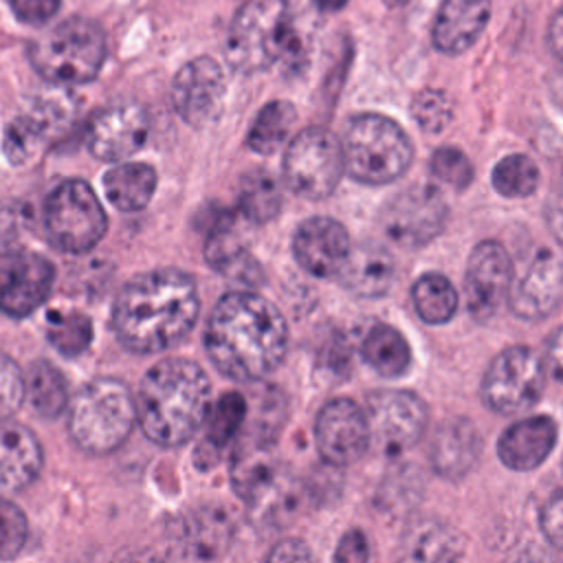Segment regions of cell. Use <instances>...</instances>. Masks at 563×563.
<instances>
[{"label":"cell","instance_id":"1","mask_svg":"<svg viewBox=\"0 0 563 563\" xmlns=\"http://www.w3.org/2000/svg\"><path fill=\"white\" fill-rule=\"evenodd\" d=\"M288 325L277 306L257 292H227L213 306L205 328V350L216 369L251 383L284 361Z\"/></svg>","mask_w":563,"mask_h":563},{"label":"cell","instance_id":"2","mask_svg":"<svg viewBox=\"0 0 563 563\" xmlns=\"http://www.w3.org/2000/svg\"><path fill=\"white\" fill-rule=\"evenodd\" d=\"M200 299L194 279L178 268L132 277L117 295L112 328L132 352L156 354L183 341L194 328Z\"/></svg>","mask_w":563,"mask_h":563},{"label":"cell","instance_id":"3","mask_svg":"<svg viewBox=\"0 0 563 563\" xmlns=\"http://www.w3.org/2000/svg\"><path fill=\"white\" fill-rule=\"evenodd\" d=\"M211 407V383L189 358H165L152 365L134 396L136 422L145 438L174 449L194 438Z\"/></svg>","mask_w":563,"mask_h":563},{"label":"cell","instance_id":"4","mask_svg":"<svg viewBox=\"0 0 563 563\" xmlns=\"http://www.w3.org/2000/svg\"><path fill=\"white\" fill-rule=\"evenodd\" d=\"M134 422V396L119 378H92L68 402V433L81 451L92 455L117 451Z\"/></svg>","mask_w":563,"mask_h":563},{"label":"cell","instance_id":"5","mask_svg":"<svg viewBox=\"0 0 563 563\" xmlns=\"http://www.w3.org/2000/svg\"><path fill=\"white\" fill-rule=\"evenodd\" d=\"M29 59L51 84H88L106 62V35L97 22L73 15L40 33L29 46Z\"/></svg>","mask_w":563,"mask_h":563},{"label":"cell","instance_id":"6","mask_svg":"<svg viewBox=\"0 0 563 563\" xmlns=\"http://www.w3.org/2000/svg\"><path fill=\"white\" fill-rule=\"evenodd\" d=\"M343 169L363 185H387L398 180L413 158L407 132L391 119L365 112L347 123L341 141Z\"/></svg>","mask_w":563,"mask_h":563},{"label":"cell","instance_id":"7","mask_svg":"<svg viewBox=\"0 0 563 563\" xmlns=\"http://www.w3.org/2000/svg\"><path fill=\"white\" fill-rule=\"evenodd\" d=\"M292 37L286 0H249L231 20L224 59L235 73L253 75L273 66Z\"/></svg>","mask_w":563,"mask_h":563},{"label":"cell","instance_id":"8","mask_svg":"<svg viewBox=\"0 0 563 563\" xmlns=\"http://www.w3.org/2000/svg\"><path fill=\"white\" fill-rule=\"evenodd\" d=\"M44 229L55 249L79 255L101 242L108 216L86 180L68 178L44 202Z\"/></svg>","mask_w":563,"mask_h":563},{"label":"cell","instance_id":"9","mask_svg":"<svg viewBox=\"0 0 563 563\" xmlns=\"http://www.w3.org/2000/svg\"><path fill=\"white\" fill-rule=\"evenodd\" d=\"M282 167L290 191L308 200L328 198L345 174L341 141L328 128H306L288 143Z\"/></svg>","mask_w":563,"mask_h":563},{"label":"cell","instance_id":"10","mask_svg":"<svg viewBox=\"0 0 563 563\" xmlns=\"http://www.w3.org/2000/svg\"><path fill=\"white\" fill-rule=\"evenodd\" d=\"M543 387V358L526 345H510L490 361L482 378V400L490 411L512 416L530 409L541 398Z\"/></svg>","mask_w":563,"mask_h":563},{"label":"cell","instance_id":"11","mask_svg":"<svg viewBox=\"0 0 563 563\" xmlns=\"http://www.w3.org/2000/svg\"><path fill=\"white\" fill-rule=\"evenodd\" d=\"M363 413L369 444L389 455L411 449L429 422L427 402L407 389H378L369 394Z\"/></svg>","mask_w":563,"mask_h":563},{"label":"cell","instance_id":"12","mask_svg":"<svg viewBox=\"0 0 563 563\" xmlns=\"http://www.w3.org/2000/svg\"><path fill=\"white\" fill-rule=\"evenodd\" d=\"M378 222L389 242L420 249L444 229L446 205L433 185H411L385 202Z\"/></svg>","mask_w":563,"mask_h":563},{"label":"cell","instance_id":"13","mask_svg":"<svg viewBox=\"0 0 563 563\" xmlns=\"http://www.w3.org/2000/svg\"><path fill=\"white\" fill-rule=\"evenodd\" d=\"M224 92L227 79L222 66L213 57H196L176 73L172 103L187 125L209 128L222 114Z\"/></svg>","mask_w":563,"mask_h":563},{"label":"cell","instance_id":"14","mask_svg":"<svg viewBox=\"0 0 563 563\" xmlns=\"http://www.w3.org/2000/svg\"><path fill=\"white\" fill-rule=\"evenodd\" d=\"M55 282L53 264L33 251L15 249L0 253V312L26 317L37 310Z\"/></svg>","mask_w":563,"mask_h":563},{"label":"cell","instance_id":"15","mask_svg":"<svg viewBox=\"0 0 563 563\" xmlns=\"http://www.w3.org/2000/svg\"><path fill=\"white\" fill-rule=\"evenodd\" d=\"M150 114L136 101H119L97 110L86 128V145L99 161H121L143 147Z\"/></svg>","mask_w":563,"mask_h":563},{"label":"cell","instance_id":"16","mask_svg":"<svg viewBox=\"0 0 563 563\" xmlns=\"http://www.w3.org/2000/svg\"><path fill=\"white\" fill-rule=\"evenodd\" d=\"M314 444L332 466L358 462L369 449V431L363 409L350 398H332L314 420Z\"/></svg>","mask_w":563,"mask_h":563},{"label":"cell","instance_id":"17","mask_svg":"<svg viewBox=\"0 0 563 563\" xmlns=\"http://www.w3.org/2000/svg\"><path fill=\"white\" fill-rule=\"evenodd\" d=\"M73 114V101L66 95H55L42 99L29 112L11 119L2 139L7 158L13 165L31 163L44 150V145L70 123Z\"/></svg>","mask_w":563,"mask_h":563},{"label":"cell","instance_id":"18","mask_svg":"<svg viewBox=\"0 0 563 563\" xmlns=\"http://www.w3.org/2000/svg\"><path fill=\"white\" fill-rule=\"evenodd\" d=\"M512 282V262L508 251L495 242L484 240L479 242L466 264L464 275V290H466V306L471 317L486 321L499 308V303L508 297V288Z\"/></svg>","mask_w":563,"mask_h":563},{"label":"cell","instance_id":"19","mask_svg":"<svg viewBox=\"0 0 563 563\" xmlns=\"http://www.w3.org/2000/svg\"><path fill=\"white\" fill-rule=\"evenodd\" d=\"M561 262L554 251H541L532 257L526 273L510 282L508 306L523 321H541L561 303Z\"/></svg>","mask_w":563,"mask_h":563},{"label":"cell","instance_id":"20","mask_svg":"<svg viewBox=\"0 0 563 563\" xmlns=\"http://www.w3.org/2000/svg\"><path fill=\"white\" fill-rule=\"evenodd\" d=\"M347 229L328 216L303 220L292 238L297 264L312 277H332L343 266L350 253Z\"/></svg>","mask_w":563,"mask_h":563},{"label":"cell","instance_id":"21","mask_svg":"<svg viewBox=\"0 0 563 563\" xmlns=\"http://www.w3.org/2000/svg\"><path fill=\"white\" fill-rule=\"evenodd\" d=\"M44 464L37 435L13 420L0 422V493H18L31 486Z\"/></svg>","mask_w":563,"mask_h":563},{"label":"cell","instance_id":"22","mask_svg":"<svg viewBox=\"0 0 563 563\" xmlns=\"http://www.w3.org/2000/svg\"><path fill=\"white\" fill-rule=\"evenodd\" d=\"M180 541L189 556L213 561L227 552L235 534L233 510L224 504H202L191 508L180 521Z\"/></svg>","mask_w":563,"mask_h":563},{"label":"cell","instance_id":"23","mask_svg":"<svg viewBox=\"0 0 563 563\" xmlns=\"http://www.w3.org/2000/svg\"><path fill=\"white\" fill-rule=\"evenodd\" d=\"M462 534L442 519L418 517L407 523L398 541V563H457Z\"/></svg>","mask_w":563,"mask_h":563},{"label":"cell","instance_id":"24","mask_svg":"<svg viewBox=\"0 0 563 563\" xmlns=\"http://www.w3.org/2000/svg\"><path fill=\"white\" fill-rule=\"evenodd\" d=\"M556 424L548 416H530L504 429L497 440V455L512 471H532L552 453Z\"/></svg>","mask_w":563,"mask_h":563},{"label":"cell","instance_id":"25","mask_svg":"<svg viewBox=\"0 0 563 563\" xmlns=\"http://www.w3.org/2000/svg\"><path fill=\"white\" fill-rule=\"evenodd\" d=\"M482 453V435L468 418H449L431 440L429 462L446 479L464 477Z\"/></svg>","mask_w":563,"mask_h":563},{"label":"cell","instance_id":"26","mask_svg":"<svg viewBox=\"0 0 563 563\" xmlns=\"http://www.w3.org/2000/svg\"><path fill=\"white\" fill-rule=\"evenodd\" d=\"M490 18V0H442L433 22V44L446 55L471 48Z\"/></svg>","mask_w":563,"mask_h":563},{"label":"cell","instance_id":"27","mask_svg":"<svg viewBox=\"0 0 563 563\" xmlns=\"http://www.w3.org/2000/svg\"><path fill=\"white\" fill-rule=\"evenodd\" d=\"M336 275L350 292L374 299L385 295L394 282V257L376 242H361L350 249Z\"/></svg>","mask_w":563,"mask_h":563},{"label":"cell","instance_id":"28","mask_svg":"<svg viewBox=\"0 0 563 563\" xmlns=\"http://www.w3.org/2000/svg\"><path fill=\"white\" fill-rule=\"evenodd\" d=\"M299 501V482L284 466L277 471L275 477H271L249 499H244L253 523L264 526L268 530H277L284 523H288L297 515Z\"/></svg>","mask_w":563,"mask_h":563},{"label":"cell","instance_id":"29","mask_svg":"<svg viewBox=\"0 0 563 563\" xmlns=\"http://www.w3.org/2000/svg\"><path fill=\"white\" fill-rule=\"evenodd\" d=\"M103 191L119 211H141L156 191V172L147 163H121L103 174Z\"/></svg>","mask_w":563,"mask_h":563},{"label":"cell","instance_id":"30","mask_svg":"<svg viewBox=\"0 0 563 563\" xmlns=\"http://www.w3.org/2000/svg\"><path fill=\"white\" fill-rule=\"evenodd\" d=\"M24 400L40 418L62 416L70 402L64 374L48 361H33L24 372Z\"/></svg>","mask_w":563,"mask_h":563},{"label":"cell","instance_id":"31","mask_svg":"<svg viewBox=\"0 0 563 563\" xmlns=\"http://www.w3.org/2000/svg\"><path fill=\"white\" fill-rule=\"evenodd\" d=\"M361 354L365 363L385 378L402 376L411 363L409 343L396 328L387 323H378L365 334Z\"/></svg>","mask_w":563,"mask_h":563},{"label":"cell","instance_id":"32","mask_svg":"<svg viewBox=\"0 0 563 563\" xmlns=\"http://www.w3.org/2000/svg\"><path fill=\"white\" fill-rule=\"evenodd\" d=\"M238 207L240 213L253 224H266L275 220L284 207V196L277 178L264 169L246 174L238 191Z\"/></svg>","mask_w":563,"mask_h":563},{"label":"cell","instance_id":"33","mask_svg":"<svg viewBox=\"0 0 563 563\" xmlns=\"http://www.w3.org/2000/svg\"><path fill=\"white\" fill-rule=\"evenodd\" d=\"M297 112L292 103L288 101H271L266 103L257 117L253 119L249 134H246V145L255 154H275L288 139L292 125H295Z\"/></svg>","mask_w":563,"mask_h":563},{"label":"cell","instance_id":"34","mask_svg":"<svg viewBox=\"0 0 563 563\" xmlns=\"http://www.w3.org/2000/svg\"><path fill=\"white\" fill-rule=\"evenodd\" d=\"M418 317L429 325L446 323L457 310V290L442 273H424L411 288Z\"/></svg>","mask_w":563,"mask_h":563},{"label":"cell","instance_id":"35","mask_svg":"<svg viewBox=\"0 0 563 563\" xmlns=\"http://www.w3.org/2000/svg\"><path fill=\"white\" fill-rule=\"evenodd\" d=\"M205 255L209 266H213L216 271L242 279H246L244 271L249 273V264H253L240 242L238 231L227 222H220L216 224V229H211L205 244Z\"/></svg>","mask_w":563,"mask_h":563},{"label":"cell","instance_id":"36","mask_svg":"<svg viewBox=\"0 0 563 563\" xmlns=\"http://www.w3.org/2000/svg\"><path fill=\"white\" fill-rule=\"evenodd\" d=\"M46 339L64 356H79L92 341V321L77 310H55L46 319Z\"/></svg>","mask_w":563,"mask_h":563},{"label":"cell","instance_id":"37","mask_svg":"<svg viewBox=\"0 0 563 563\" xmlns=\"http://www.w3.org/2000/svg\"><path fill=\"white\" fill-rule=\"evenodd\" d=\"M490 183L506 198H526L539 185V167L528 154H508L493 167Z\"/></svg>","mask_w":563,"mask_h":563},{"label":"cell","instance_id":"38","mask_svg":"<svg viewBox=\"0 0 563 563\" xmlns=\"http://www.w3.org/2000/svg\"><path fill=\"white\" fill-rule=\"evenodd\" d=\"M246 418V400L238 391L222 394L207 411L205 440L209 446H224L240 431Z\"/></svg>","mask_w":563,"mask_h":563},{"label":"cell","instance_id":"39","mask_svg":"<svg viewBox=\"0 0 563 563\" xmlns=\"http://www.w3.org/2000/svg\"><path fill=\"white\" fill-rule=\"evenodd\" d=\"M411 117L420 130L440 134L453 121V101L442 90L424 88L411 101Z\"/></svg>","mask_w":563,"mask_h":563},{"label":"cell","instance_id":"40","mask_svg":"<svg viewBox=\"0 0 563 563\" xmlns=\"http://www.w3.org/2000/svg\"><path fill=\"white\" fill-rule=\"evenodd\" d=\"M429 169L433 174L435 180L440 183H446L455 189H466L473 178H475V169H473V163L471 158L457 150V147H438L433 154H431V161H429Z\"/></svg>","mask_w":563,"mask_h":563},{"label":"cell","instance_id":"41","mask_svg":"<svg viewBox=\"0 0 563 563\" xmlns=\"http://www.w3.org/2000/svg\"><path fill=\"white\" fill-rule=\"evenodd\" d=\"M29 539V519L18 504L0 497V561L15 559Z\"/></svg>","mask_w":563,"mask_h":563},{"label":"cell","instance_id":"42","mask_svg":"<svg viewBox=\"0 0 563 563\" xmlns=\"http://www.w3.org/2000/svg\"><path fill=\"white\" fill-rule=\"evenodd\" d=\"M24 402V372L20 365L0 352V422L11 420Z\"/></svg>","mask_w":563,"mask_h":563},{"label":"cell","instance_id":"43","mask_svg":"<svg viewBox=\"0 0 563 563\" xmlns=\"http://www.w3.org/2000/svg\"><path fill=\"white\" fill-rule=\"evenodd\" d=\"M31 224V211L18 200H0V253L20 249V240Z\"/></svg>","mask_w":563,"mask_h":563},{"label":"cell","instance_id":"44","mask_svg":"<svg viewBox=\"0 0 563 563\" xmlns=\"http://www.w3.org/2000/svg\"><path fill=\"white\" fill-rule=\"evenodd\" d=\"M539 528L552 548H561L563 541V499L561 490H552L539 510Z\"/></svg>","mask_w":563,"mask_h":563},{"label":"cell","instance_id":"45","mask_svg":"<svg viewBox=\"0 0 563 563\" xmlns=\"http://www.w3.org/2000/svg\"><path fill=\"white\" fill-rule=\"evenodd\" d=\"M334 563H369V541L363 530L350 528L341 539L332 556Z\"/></svg>","mask_w":563,"mask_h":563},{"label":"cell","instance_id":"46","mask_svg":"<svg viewBox=\"0 0 563 563\" xmlns=\"http://www.w3.org/2000/svg\"><path fill=\"white\" fill-rule=\"evenodd\" d=\"M62 0H9L11 11L24 24H46L59 9Z\"/></svg>","mask_w":563,"mask_h":563},{"label":"cell","instance_id":"47","mask_svg":"<svg viewBox=\"0 0 563 563\" xmlns=\"http://www.w3.org/2000/svg\"><path fill=\"white\" fill-rule=\"evenodd\" d=\"M262 563H314V556L303 541L282 539L268 550Z\"/></svg>","mask_w":563,"mask_h":563},{"label":"cell","instance_id":"48","mask_svg":"<svg viewBox=\"0 0 563 563\" xmlns=\"http://www.w3.org/2000/svg\"><path fill=\"white\" fill-rule=\"evenodd\" d=\"M512 563H556L548 552L543 550H537V548H530L526 550L523 554H519Z\"/></svg>","mask_w":563,"mask_h":563},{"label":"cell","instance_id":"49","mask_svg":"<svg viewBox=\"0 0 563 563\" xmlns=\"http://www.w3.org/2000/svg\"><path fill=\"white\" fill-rule=\"evenodd\" d=\"M550 345H552V354H550V358H552V372H554V376L559 378V376H561V361H559V332H554V334H552Z\"/></svg>","mask_w":563,"mask_h":563},{"label":"cell","instance_id":"50","mask_svg":"<svg viewBox=\"0 0 563 563\" xmlns=\"http://www.w3.org/2000/svg\"><path fill=\"white\" fill-rule=\"evenodd\" d=\"M314 4H317V9H321V11H339V9H343L350 0H312Z\"/></svg>","mask_w":563,"mask_h":563},{"label":"cell","instance_id":"51","mask_svg":"<svg viewBox=\"0 0 563 563\" xmlns=\"http://www.w3.org/2000/svg\"><path fill=\"white\" fill-rule=\"evenodd\" d=\"M123 563H154V561H150L145 554H134V556H128Z\"/></svg>","mask_w":563,"mask_h":563},{"label":"cell","instance_id":"52","mask_svg":"<svg viewBox=\"0 0 563 563\" xmlns=\"http://www.w3.org/2000/svg\"><path fill=\"white\" fill-rule=\"evenodd\" d=\"M387 7H391V9H398V7H405V4H409L411 0H383Z\"/></svg>","mask_w":563,"mask_h":563}]
</instances>
